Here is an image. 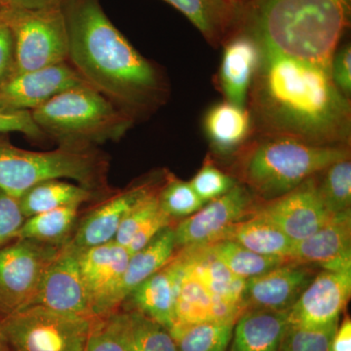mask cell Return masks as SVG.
<instances>
[{
    "instance_id": "cell-1",
    "label": "cell",
    "mask_w": 351,
    "mask_h": 351,
    "mask_svg": "<svg viewBox=\"0 0 351 351\" xmlns=\"http://www.w3.org/2000/svg\"><path fill=\"white\" fill-rule=\"evenodd\" d=\"M262 51L247 103L254 134L350 147V99L335 86L331 71L276 51Z\"/></svg>"
},
{
    "instance_id": "cell-2",
    "label": "cell",
    "mask_w": 351,
    "mask_h": 351,
    "mask_svg": "<svg viewBox=\"0 0 351 351\" xmlns=\"http://www.w3.org/2000/svg\"><path fill=\"white\" fill-rule=\"evenodd\" d=\"M69 61L82 80L135 120L162 103L167 84L158 69L108 19L100 0H66Z\"/></svg>"
},
{
    "instance_id": "cell-3",
    "label": "cell",
    "mask_w": 351,
    "mask_h": 351,
    "mask_svg": "<svg viewBox=\"0 0 351 351\" xmlns=\"http://www.w3.org/2000/svg\"><path fill=\"white\" fill-rule=\"evenodd\" d=\"M350 13L351 0H248L233 31L250 34L263 49L330 69Z\"/></svg>"
},
{
    "instance_id": "cell-4",
    "label": "cell",
    "mask_w": 351,
    "mask_h": 351,
    "mask_svg": "<svg viewBox=\"0 0 351 351\" xmlns=\"http://www.w3.org/2000/svg\"><path fill=\"white\" fill-rule=\"evenodd\" d=\"M233 177L258 201L280 197L332 163L350 157V147L309 144L280 135L254 134L237 152Z\"/></svg>"
},
{
    "instance_id": "cell-5",
    "label": "cell",
    "mask_w": 351,
    "mask_h": 351,
    "mask_svg": "<svg viewBox=\"0 0 351 351\" xmlns=\"http://www.w3.org/2000/svg\"><path fill=\"white\" fill-rule=\"evenodd\" d=\"M32 119L60 147L89 149L119 140L134 119L93 87L69 88L32 112Z\"/></svg>"
},
{
    "instance_id": "cell-6",
    "label": "cell",
    "mask_w": 351,
    "mask_h": 351,
    "mask_svg": "<svg viewBox=\"0 0 351 351\" xmlns=\"http://www.w3.org/2000/svg\"><path fill=\"white\" fill-rule=\"evenodd\" d=\"M106 164L91 149L32 152L0 138V191L20 198L40 182L71 179L95 191L105 184Z\"/></svg>"
},
{
    "instance_id": "cell-7",
    "label": "cell",
    "mask_w": 351,
    "mask_h": 351,
    "mask_svg": "<svg viewBox=\"0 0 351 351\" xmlns=\"http://www.w3.org/2000/svg\"><path fill=\"white\" fill-rule=\"evenodd\" d=\"M62 6L39 9L2 7L0 18L8 25L13 38V73L69 61L68 27Z\"/></svg>"
},
{
    "instance_id": "cell-8",
    "label": "cell",
    "mask_w": 351,
    "mask_h": 351,
    "mask_svg": "<svg viewBox=\"0 0 351 351\" xmlns=\"http://www.w3.org/2000/svg\"><path fill=\"white\" fill-rule=\"evenodd\" d=\"M93 320L29 306L2 318L0 330L13 351H84Z\"/></svg>"
},
{
    "instance_id": "cell-9",
    "label": "cell",
    "mask_w": 351,
    "mask_h": 351,
    "mask_svg": "<svg viewBox=\"0 0 351 351\" xmlns=\"http://www.w3.org/2000/svg\"><path fill=\"white\" fill-rule=\"evenodd\" d=\"M62 246L17 239L13 243L0 248V315L2 318L31 304L46 269Z\"/></svg>"
},
{
    "instance_id": "cell-10",
    "label": "cell",
    "mask_w": 351,
    "mask_h": 351,
    "mask_svg": "<svg viewBox=\"0 0 351 351\" xmlns=\"http://www.w3.org/2000/svg\"><path fill=\"white\" fill-rule=\"evenodd\" d=\"M257 202L250 189L239 182L225 195L178 223L174 228L176 248L206 246L225 239L232 226L250 216Z\"/></svg>"
},
{
    "instance_id": "cell-11",
    "label": "cell",
    "mask_w": 351,
    "mask_h": 351,
    "mask_svg": "<svg viewBox=\"0 0 351 351\" xmlns=\"http://www.w3.org/2000/svg\"><path fill=\"white\" fill-rule=\"evenodd\" d=\"M252 214L274 223L295 242L311 237L332 216L321 199L316 176L280 197L258 201Z\"/></svg>"
},
{
    "instance_id": "cell-12",
    "label": "cell",
    "mask_w": 351,
    "mask_h": 351,
    "mask_svg": "<svg viewBox=\"0 0 351 351\" xmlns=\"http://www.w3.org/2000/svg\"><path fill=\"white\" fill-rule=\"evenodd\" d=\"M80 252L71 240L62 246L46 269L29 306L94 319L80 270Z\"/></svg>"
},
{
    "instance_id": "cell-13",
    "label": "cell",
    "mask_w": 351,
    "mask_h": 351,
    "mask_svg": "<svg viewBox=\"0 0 351 351\" xmlns=\"http://www.w3.org/2000/svg\"><path fill=\"white\" fill-rule=\"evenodd\" d=\"M129 258L128 251L114 241L80 250V270L94 319L119 308V288Z\"/></svg>"
},
{
    "instance_id": "cell-14",
    "label": "cell",
    "mask_w": 351,
    "mask_h": 351,
    "mask_svg": "<svg viewBox=\"0 0 351 351\" xmlns=\"http://www.w3.org/2000/svg\"><path fill=\"white\" fill-rule=\"evenodd\" d=\"M85 83L68 62L12 73L0 85V110L32 112L62 92Z\"/></svg>"
},
{
    "instance_id": "cell-15",
    "label": "cell",
    "mask_w": 351,
    "mask_h": 351,
    "mask_svg": "<svg viewBox=\"0 0 351 351\" xmlns=\"http://www.w3.org/2000/svg\"><path fill=\"white\" fill-rule=\"evenodd\" d=\"M351 294V270H325L314 276L289 311L290 324L327 326L339 321Z\"/></svg>"
},
{
    "instance_id": "cell-16",
    "label": "cell",
    "mask_w": 351,
    "mask_h": 351,
    "mask_svg": "<svg viewBox=\"0 0 351 351\" xmlns=\"http://www.w3.org/2000/svg\"><path fill=\"white\" fill-rule=\"evenodd\" d=\"M160 189L156 179H149L119 191L97 205L80 221L71 243L80 250L112 242L126 214L152 193Z\"/></svg>"
},
{
    "instance_id": "cell-17",
    "label": "cell",
    "mask_w": 351,
    "mask_h": 351,
    "mask_svg": "<svg viewBox=\"0 0 351 351\" xmlns=\"http://www.w3.org/2000/svg\"><path fill=\"white\" fill-rule=\"evenodd\" d=\"M314 276L313 269L308 265L290 261L265 274L247 279L243 295L245 308L290 311Z\"/></svg>"
},
{
    "instance_id": "cell-18",
    "label": "cell",
    "mask_w": 351,
    "mask_h": 351,
    "mask_svg": "<svg viewBox=\"0 0 351 351\" xmlns=\"http://www.w3.org/2000/svg\"><path fill=\"white\" fill-rule=\"evenodd\" d=\"M290 260L332 271L351 270V212L332 215L311 237L295 242Z\"/></svg>"
},
{
    "instance_id": "cell-19",
    "label": "cell",
    "mask_w": 351,
    "mask_h": 351,
    "mask_svg": "<svg viewBox=\"0 0 351 351\" xmlns=\"http://www.w3.org/2000/svg\"><path fill=\"white\" fill-rule=\"evenodd\" d=\"M219 85L226 101L247 108L249 92L257 73L263 51L250 34L234 31L223 43Z\"/></svg>"
},
{
    "instance_id": "cell-20",
    "label": "cell",
    "mask_w": 351,
    "mask_h": 351,
    "mask_svg": "<svg viewBox=\"0 0 351 351\" xmlns=\"http://www.w3.org/2000/svg\"><path fill=\"white\" fill-rule=\"evenodd\" d=\"M182 271L199 281L210 294L232 306H244L246 280L235 276L207 246L186 247L177 252Z\"/></svg>"
},
{
    "instance_id": "cell-21",
    "label": "cell",
    "mask_w": 351,
    "mask_h": 351,
    "mask_svg": "<svg viewBox=\"0 0 351 351\" xmlns=\"http://www.w3.org/2000/svg\"><path fill=\"white\" fill-rule=\"evenodd\" d=\"M180 276L177 255L137 286L126 298L133 309L170 330L176 322V295ZM124 301V302H125Z\"/></svg>"
},
{
    "instance_id": "cell-22",
    "label": "cell",
    "mask_w": 351,
    "mask_h": 351,
    "mask_svg": "<svg viewBox=\"0 0 351 351\" xmlns=\"http://www.w3.org/2000/svg\"><path fill=\"white\" fill-rule=\"evenodd\" d=\"M244 311L241 307L213 297L199 281L182 271L180 263L175 324H191L205 321L237 322Z\"/></svg>"
},
{
    "instance_id": "cell-23",
    "label": "cell",
    "mask_w": 351,
    "mask_h": 351,
    "mask_svg": "<svg viewBox=\"0 0 351 351\" xmlns=\"http://www.w3.org/2000/svg\"><path fill=\"white\" fill-rule=\"evenodd\" d=\"M289 326V311L246 309L235 322L228 351H278Z\"/></svg>"
},
{
    "instance_id": "cell-24",
    "label": "cell",
    "mask_w": 351,
    "mask_h": 351,
    "mask_svg": "<svg viewBox=\"0 0 351 351\" xmlns=\"http://www.w3.org/2000/svg\"><path fill=\"white\" fill-rule=\"evenodd\" d=\"M203 129L210 145L221 156L237 154L254 135L248 108L225 101L205 113Z\"/></svg>"
},
{
    "instance_id": "cell-25",
    "label": "cell",
    "mask_w": 351,
    "mask_h": 351,
    "mask_svg": "<svg viewBox=\"0 0 351 351\" xmlns=\"http://www.w3.org/2000/svg\"><path fill=\"white\" fill-rule=\"evenodd\" d=\"M186 16L213 47L232 34L240 9L232 0H163Z\"/></svg>"
},
{
    "instance_id": "cell-26",
    "label": "cell",
    "mask_w": 351,
    "mask_h": 351,
    "mask_svg": "<svg viewBox=\"0 0 351 351\" xmlns=\"http://www.w3.org/2000/svg\"><path fill=\"white\" fill-rule=\"evenodd\" d=\"M174 228H164L149 244L130 256L119 293V304L145 279L165 267L176 255Z\"/></svg>"
},
{
    "instance_id": "cell-27",
    "label": "cell",
    "mask_w": 351,
    "mask_h": 351,
    "mask_svg": "<svg viewBox=\"0 0 351 351\" xmlns=\"http://www.w3.org/2000/svg\"><path fill=\"white\" fill-rule=\"evenodd\" d=\"M225 239L237 242L260 255L289 261L295 243L280 228L254 214L232 226Z\"/></svg>"
},
{
    "instance_id": "cell-28",
    "label": "cell",
    "mask_w": 351,
    "mask_h": 351,
    "mask_svg": "<svg viewBox=\"0 0 351 351\" xmlns=\"http://www.w3.org/2000/svg\"><path fill=\"white\" fill-rule=\"evenodd\" d=\"M130 351H179L169 330L136 311L110 314Z\"/></svg>"
},
{
    "instance_id": "cell-29",
    "label": "cell",
    "mask_w": 351,
    "mask_h": 351,
    "mask_svg": "<svg viewBox=\"0 0 351 351\" xmlns=\"http://www.w3.org/2000/svg\"><path fill=\"white\" fill-rule=\"evenodd\" d=\"M94 191L78 184L50 180L36 184L19 198L25 218L59 208L80 205L93 197Z\"/></svg>"
},
{
    "instance_id": "cell-30",
    "label": "cell",
    "mask_w": 351,
    "mask_h": 351,
    "mask_svg": "<svg viewBox=\"0 0 351 351\" xmlns=\"http://www.w3.org/2000/svg\"><path fill=\"white\" fill-rule=\"evenodd\" d=\"M80 207L77 205L62 207L25 219L17 239L34 240L56 246L68 243L77 225Z\"/></svg>"
},
{
    "instance_id": "cell-31",
    "label": "cell",
    "mask_w": 351,
    "mask_h": 351,
    "mask_svg": "<svg viewBox=\"0 0 351 351\" xmlns=\"http://www.w3.org/2000/svg\"><path fill=\"white\" fill-rule=\"evenodd\" d=\"M235 322L175 324L169 330L179 351H228Z\"/></svg>"
},
{
    "instance_id": "cell-32",
    "label": "cell",
    "mask_w": 351,
    "mask_h": 351,
    "mask_svg": "<svg viewBox=\"0 0 351 351\" xmlns=\"http://www.w3.org/2000/svg\"><path fill=\"white\" fill-rule=\"evenodd\" d=\"M206 246L235 276L244 280L261 276L290 262L286 258L260 255L232 240H221Z\"/></svg>"
},
{
    "instance_id": "cell-33",
    "label": "cell",
    "mask_w": 351,
    "mask_h": 351,
    "mask_svg": "<svg viewBox=\"0 0 351 351\" xmlns=\"http://www.w3.org/2000/svg\"><path fill=\"white\" fill-rule=\"evenodd\" d=\"M318 191L330 214L336 215L350 210V157L332 163L316 175Z\"/></svg>"
},
{
    "instance_id": "cell-34",
    "label": "cell",
    "mask_w": 351,
    "mask_h": 351,
    "mask_svg": "<svg viewBox=\"0 0 351 351\" xmlns=\"http://www.w3.org/2000/svg\"><path fill=\"white\" fill-rule=\"evenodd\" d=\"M157 197L161 211L171 219L188 218L205 205L189 182L182 181L172 175L166 178L165 184L159 189Z\"/></svg>"
},
{
    "instance_id": "cell-35",
    "label": "cell",
    "mask_w": 351,
    "mask_h": 351,
    "mask_svg": "<svg viewBox=\"0 0 351 351\" xmlns=\"http://www.w3.org/2000/svg\"><path fill=\"white\" fill-rule=\"evenodd\" d=\"M339 323L316 328L290 324L278 351H332V337Z\"/></svg>"
},
{
    "instance_id": "cell-36",
    "label": "cell",
    "mask_w": 351,
    "mask_h": 351,
    "mask_svg": "<svg viewBox=\"0 0 351 351\" xmlns=\"http://www.w3.org/2000/svg\"><path fill=\"white\" fill-rule=\"evenodd\" d=\"M239 182L233 176L219 169L209 159L189 181L196 195L205 204L225 195Z\"/></svg>"
},
{
    "instance_id": "cell-37",
    "label": "cell",
    "mask_w": 351,
    "mask_h": 351,
    "mask_svg": "<svg viewBox=\"0 0 351 351\" xmlns=\"http://www.w3.org/2000/svg\"><path fill=\"white\" fill-rule=\"evenodd\" d=\"M158 191L140 201L126 214L113 240L115 243L126 248L132 237L140 230L141 226H144L154 215L159 211L160 208H159L158 197H157Z\"/></svg>"
},
{
    "instance_id": "cell-38",
    "label": "cell",
    "mask_w": 351,
    "mask_h": 351,
    "mask_svg": "<svg viewBox=\"0 0 351 351\" xmlns=\"http://www.w3.org/2000/svg\"><path fill=\"white\" fill-rule=\"evenodd\" d=\"M84 351H130L110 315L92 322Z\"/></svg>"
},
{
    "instance_id": "cell-39",
    "label": "cell",
    "mask_w": 351,
    "mask_h": 351,
    "mask_svg": "<svg viewBox=\"0 0 351 351\" xmlns=\"http://www.w3.org/2000/svg\"><path fill=\"white\" fill-rule=\"evenodd\" d=\"M25 219L19 198L0 191V248L17 239Z\"/></svg>"
},
{
    "instance_id": "cell-40",
    "label": "cell",
    "mask_w": 351,
    "mask_h": 351,
    "mask_svg": "<svg viewBox=\"0 0 351 351\" xmlns=\"http://www.w3.org/2000/svg\"><path fill=\"white\" fill-rule=\"evenodd\" d=\"M21 133L34 140H40L45 134L32 119L31 112L0 110V134Z\"/></svg>"
},
{
    "instance_id": "cell-41",
    "label": "cell",
    "mask_w": 351,
    "mask_h": 351,
    "mask_svg": "<svg viewBox=\"0 0 351 351\" xmlns=\"http://www.w3.org/2000/svg\"><path fill=\"white\" fill-rule=\"evenodd\" d=\"M331 77L337 89L343 96L350 99L351 96V47L346 44L337 48L331 61Z\"/></svg>"
},
{
    "instance_id": "cell-42",
    "label": "cell",
    "mask_w": 351,
    "mask_h": 351,
    "mask_svg": "<svg viewBox=\"0 0 351 351\" xmlns=\"http://www.w3.org/2000/svg\"><path fill=\"white\" fill-rule=\"evenodd\" d=\"M172 219L159 209V211L154 215L144 226H141L140 230L132 237L131 241L125 248L129 255H133L136 252L144 248L145 245L149 244L161 230L170 226Z\"/></svg>"
},
{
    "instance_id": "cell-43",
    "label": "cell",
    "mask_w": 351,
    "mask_h": 351,
    "mask_svg": "<svg viewBox=\"0 0 351 351\" xmlns=\"http://www.w3.org/2000/svg\"><path fill=\"white\" fill-rule=\"evenodd\" d=\"M14 43L12 34L0 18V85L13 73Z\"/></svg>"
},
{
    "instance_id": "cell-44",
    "label": "cell",
    "mask_w": 351,
    "mask_h": 351,
    "mask_svg": "<svg viewBox=\"0 0 351 351\" xmlns=\"http://www.w3.org/2000/svg\"><path fill=\"white\" fill-rule=\"evenodd\" d=\"M332 351H351V321L350 317L338 325L332 341Z\"/></svg>"
},
{
    "instance_id": "cell-45",
    "label": "cell",
    "mask_w": 351,
    "mask_h": 351,
    "mask_svg": "<svg viewBox=\"0 0 351 351\" xmlns=\"http://www.w3.org/2000/svg\"><path fill=\"white\" fill-rule=\"evenodd\" d=\"M66 0H0L3 7L19 9H39L62 6Z\"/></svg>"
},
{
    "instance_id": "cell-46",
    "label": "cell",
    "mask_w": 351,
    "mask_h": 351,
    "mask_svg": "<svg viewBox=\"0 0 351 351\" xmlns=\"http://www.w3.org/2000/svg\"><path fill=\"white\" fill-rule=\"evenodd\" d=\"M9 346L7 345L5 339L0 330V351H8Z\"/></svg>"
},
{
    "instance_id": "cell-47",
    "label": "cell",
    "mask_w": 351,
    "mask_h": 351,
    "mask_svg": "<svg viewBox=\"0 0 351 351\" xmlns=\"http://www.w3.org/2000/svg\"><path fill=\"white\" fill-rule=\"evenodd\" d=\"M232 1L240 9L248 0H232Z\"/></svg>"
},
{
    "instance_id": "cell-48",
    "label": "cell",
    "mask_w": 351,
    "mask_h": 351,
    "mask_svg": "<svg viewBox=\"0 0 351 351\" xmlns=\"http://www.w3.org/2000/svg\"><path fill=\"white\" fill-rule=\"evenodd\" d=\"M2 7H3V5H2L1 2H0V11H1Z\"/></svg>"
},
{
    "instance_id": "cell-49",
    "label": "cell",
    "mask_w": 351,
    "mask_h": 351,
    "mask_svg": "<svg viewBox=\"0 0 351 351\" xmlns=\"http://www.w3.org/2000/svg\"><path fill=\"white\" fill-rule=\"evenodd\" d=\"M0 321H1V319H0Z\"/></svg>"
}]
</instances>
